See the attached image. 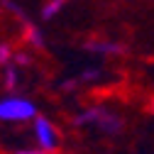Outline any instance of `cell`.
I'll use <instances>...</instances> for the list:
<instances>
[{
    "label": "cell",
    "mask_w": 154,
    "mask_h": 154,
    "mask_svg": "<svg viewBox=\"0 0 154 154\" xmlns=\"http://www.w3.org/2000/svg\"><path fill=\"white\" fill-rule=\"evenodd\" d=\"M73 125L76 127H93V130H100L105 134H118L122 130V118L108 108H88V110L79 112Z\"/></svg>",
    "instance_id": "1"
},
{
    "label": "cell",
    "mask_w": 154,
    "mask_h": 154,
    "mask_svg": "<svg viewBox=\"0 0 154 154\" xmlns=\"http://www.w3.org/2000/svg\"><path fill=\"white\" fill-rule=\"evenodd\" d=\"M37 118V105L22 95H8L0 98V120L3 122H27Z\"/></svg>",
    "instance_id": "2"
},
{
    "label": "cell",
    "mask_w": 154,
    "mask_h": 154,
    "mask_svg": "<svg viewBox=\"0 0 154 154\" xmlns=\"http://www.w3.org/2000/svg\"><path fill=\"white\" fill-rule=\"evenodd\" d=\"M34 140L39 144V149H44V152H54L59 147V132H56L54 122L44 115L34 118Z\"/></svg>",
    "instance_id": "3"
},
{
    "label": "cell",
    "mask_w": 154,
    "mask_h": 154,
    "mask_svg": "<svg viewBox=\"0 0 154 154\" xmlns=\"http://www.w3.org/2000/svg\"><path fill=\"white\" fill-rule=\"evenodd\" d=\"M86 49L91 54H103V56H120L125 51V47L120 42H112V39H98V42H88Z\"/></svg>",
    "instance_id": "4"
},
{
    "label": "cell",
    "mask_w": 154,
    "mask_h": 154,
    "mask_svg": "<svg viewBox=\"0 0 154 154\" xmlns=\"http://www.w3.org/2000/svg\"><path fill=\"white\" fill-rule=\"evenodd\" d=\"M71 0H47L42 8V20H54L56 15L64 10V5H69Z\"/></svg>",
    "instance_id": "5"
},
{
    "label": "cell",
    "mask_w": 154,
    "mask_h": 154,
    "mask_svg": "<svg viewBox=\"0 0 154 154\" xmlns=\"http://www.w3.org/2000/svg\"><path fill=\"white\" fill-rule=\"evenodd\" d=\"M100 76H103V71H100V69H86L83 73H79V76H76L73 81H66V83H64V88H71V86H76V83H88V81H98Z\"/></svg>",
    "instance_id": "6"
},
{
    "label": "cell",
    "mask_w": 154,
    "mask_h": 154,
    "mask_svg": "<svg viewBox=\"0 0 154 154\" xmlns=\"http://www.w3.org/2000/svg\"><path fill=\"white\" fill-rule=\"evenodd\" d=\"M15 69H8V88H15V83H17V79H15Z\"/></svg>",
    "instance_id": "7"
},
{
    "label": "cell",
    "mask_w": 154,
    "mask_h": 154,
    "mask_svg": "<svg viewBox=\"0 0 154 154\" xmlns=\"http://www.w3.org/2000/svg\"><path fill=\"white\" fill-rule=\"evenodd\" d=\"M10 59V49L8 47H0V61H8Z\"/></svg>",
    "instance_id": "8"
},
{
    "label": "cell",
    "mask_w": 154,
    "mask_h": 154,
    "mask_svg": "<svg viewBox=\"0 0 154 154\" xmlns=\"http://www.w3.org/2000/svg\"><path fill=\"white\" fill-rule=\"evenodd\" d=\"M15 154H47L44 149H39V152H34V149H22V152H15Z\"/></svg>",
    "instance_id": "9"
}]
</instances>
